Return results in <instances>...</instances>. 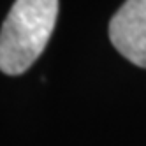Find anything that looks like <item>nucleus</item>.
<instances>
[{"mask_svg": "<svg viewBox=\"0 0 146 146\" xmlns=\"http://www.w3.org/2000/svg\"><path fill=\"white\" fill-rule=\"evenodd\" d=\"M58 0H16L0 28V70L19 76L32 67L55 30Z\"/></svg>", "mask_w": 146, "mask_h": 146, "instance_id": "nucleus-1", "label": "nucleus"}, {"mask_svg": "<svg viewBox=\"0 0 146 146\" xmlns=\"http://www.w3.org/2000/svg\"><path fill=\"white\" fill-rule=\"evenodd\" d=\"M109 39L134 65L146 69V0H127L111 18Z\"/></svg>", "mask_w": 146, "mask_h": 146, "instance_id": "nucleus-2", "label": "nucleus"}]
</instances>
